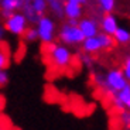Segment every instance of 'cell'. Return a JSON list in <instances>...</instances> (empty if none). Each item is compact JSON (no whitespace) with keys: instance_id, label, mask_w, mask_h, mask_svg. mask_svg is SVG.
<instances>
[{"instance_id":"6da1fadb","label":"cell","mask_w":130,"mask_h":130,"mask_svg":"<svg viewBox=\"0 0 130 130\" xmlns=\"http://www.w3.org/2000/svg\"><path fill=\"white\" fill-rule=\"evenodd\" d=\"M93 84L101 89L105 95L112 98L116 95L123 86L129 84L126 79L122 68H110L105 74H95L93 75Z\"/></svg>"},{"instance_id":"7a4b0ae2","label":"cell","mask_w":130,"mask_h":130,"mask_svg":"<svg viewBox=\"0 0 130 130\" xmlns=\"http://www.w3.org/2000/svg\"><path fill=\"white\" fill-rule=\"evenodd\" d=\"M45 57L50 67L57 71H65L68 69L72 64L74 54L71 51V47L65 45L62 42H51L47 44L45 48Z\"/></svg>"},{"instance_id":"3957f363","label":"cell","mask_w":130,"mask_h":130,"mask_svg":"<svg viewBox=\"0 0 130 130\" xmlns=\"http://www.w3.org/2000/svg\"><path fill=\"white\" fill-rule=\"evenodd\" d=\"M34 26H36L37 32H38V41H41L45 45L55 41L58 28H57L55 20L52 17L42 14V16L38 17V20H37V23Z\"/></svg>"},{"instance_id":"277c9868","label":"cell","mask_w":130,"mask_h":130,"mask_svg":"<svg viewBox=\"0 0 130 130\" xmlns=\"http://www.w3.org/2000/svg\"><path fill=\"white\" fill-rule=\"evenodd\" d=\"M57 37H58L59 42H62L68 47H79L85 40V36L82 34L78 24H71L68 21L59 27Z\"/></svg>"},{"instance_id":"5b68a950","label":"cell","mask_w":130,"mask_h":130,"mask_svg":"<svg viewBox=\"0 0 130 130\" xmlns=\"http://www.w3.org/2000/svg\"><path fill=\"white\" fill-rule=\"evenodd\" d=\"M28 24H30L28 19L21 10L14 11L11 16L4 20V27H6L7 32H10L11 36H16V37H23L26 30L30 27Z\"/></svg>"},{"instance_id":"8992f818","label":"cell","mask_w":130,"mask_h":130,"mask_svg":"<svg viewBox=\"0 0 130 130\" xmlns=\"http://www.w3.org/2000/svg\"><path fill=\"white\" fill-rule=\"evenodd\" d=\"M110 101H112L113 109L117 112H122L124 109H130V82L126 86H123L116 95H113L110 98Z\"/></svg>"},{"instance_id":"52a82bcc","label":"cell","mask_w":130,"mask_h":130,"mask_svg":"<svg viewBox=\"0 0 130 130\" xmlns=\"http://www.w3.org/2000/svg\"><path fill=\"white\" fill-rule=\"evenodd\" d=\"M78 27L81 28L82 34L85 36V38L88 37H95L101 32V24L96 19L93 17H81L78 21Z\"/></svg>"},{"instance_id":"ba28073f","label":"cell","mask_w":130,"mask_h":130,"mask_svg":"<svg viewBox=\"0 0 130 130\" xmlns=\"http://www.w3.org/2000/svg\"><path fill=\"white\" fill-rule=\"evenodd\" d=\"M64 14L67 20H79L84 16V4H81L78 0H64Z\"/></svg>"},{"instance_id":"9c48e42d","label":"cell","mask_w":130,"mask_h":130,"mask_svg":"<svg viewBox=\"0 0 130 130\" xmlns=\"http://www.w3.org/2000/svg\"><path fill=\"white\" fill-rule=\"evenodd\" d=\"M99 24H101V31L106 32V34H110V36H113L115 31L117 30V27L120 26L117 17L113 13H105L101 17Z\"/></svg>"},{"instance_id":"30bf717a","label":"cell","mask_w":130,"mask_h":130,"mask_svg":"<svg viewBox=\"0 0 130 130\" xmlns=\"http://www.w3.org/2000/svg\"><path fill=\"white\" fill-rule=\"evenodd\" d=\"M24 4V0H2L0 4V14L4 20L10 17L14 11H20Z\"/></svg>"},{"instance_id":"8fae6325","label":"cell","mask_w":130,"mask_h":130,"mask_svg":"<svg viewBox=\"0 0 130 130\" xmlns=\"http://www.w3.org/2000/svg\"><path fill=\"white\" fill-rule=\"evenodd\" d=\"M81 47H82V51L88 52V54H98V52L102 51L101 42H99V40H98L96 36L85 38L84 42L81 44Z\"/></svg>"},{"instance_id":"7c38bea8","label":"cell","mask_w":130,"mask_h":130,"mask_svg":"<svg viewBox=\"0 0 130 130\" xmlns=\"http://www.w3.org/2000/svg\"><path fill=\"white\" fill-rule=\"evenodd\" d=\"M113 38H115V42L119 44V45H127L130 42V31L126 27L119 26L113 34Z\"/></svg>"},{"instance_id":"4fadbf2b","label":"cell","mask_w":130,"mask_h":130,"mask_svg":"<svg viewBox=\"0 0 130 130\" xmlns=\"http://www.w3.org/2000/svg\"><path fill=\"white\" fill-rule=\"evenodd\" d=\"M48 3V10L57 17V19H64V0H47Z\"/></svg>"},{"instance_id":"5bb4252c","label":"cell","mask_w":130,"mask_h":130,"mask_svg":"<svg viewBox=\"0 0 130 130\" xmlns=\"http://www.w3.org/2000/svg\"><path fill=\"white\" fill-rule=\"evenodd\" d=\"M21 11L26 14V17L28 19L30 23H32V24L37 23V20H38L40 16L34 11V9H32L31 0H24V4H23V7H21Z\"/></svg>"},{"instance_id":"9a60e30c","label":"cell","mask_w":130,"mask_h":130,"mask_svg":"<svg viewBox=\"0 0 130 130\" xmlns=\"http://www.w3.org/2000/svg\"><path fill=\"white\" fill-rule=\"evenodd\" d=\"M96 37H98V40H99V42H101L102 51H103V50H110V48H113V45L116 44V42H115L113 36H110V34H106V32H103V31H101Z\"/></svg>"},{"instance_id":"2e32d148","label":"cell","mask_w":130,"mask_h":130,"mask_svg":"<svg viewBox=\"0 0 130 130\" xmlns=\"http://www.w3.org/2000/svg\"><path fill=\"white\" fill-rule=\"evenodd\" d=\"M98 9L102 13H113L115 9H116V0H96Z\"/></svg>"},{"instance_id":"e0dca14e","label":"cell","mask_w":130,"mask_h":130,"mask_svg":"<svg viewBox=\"0 0 130 130\" xmlns=\"http://www.w3.org/2000/svg\"><path fill=\"white\" fill-rule=\"evenodd\" d=\"M10 65V54L7 45L4 42H0V71L2 69H7Z\"/></svg>"},{"instance_id":"ac0fdd59","label":"cell","mask_w":130,"mask_h":130,"mask_svg":"<svg viewBox=\"0 0 130 130\" xmlns=\"http://www.w3.org/2000/svg\"><path fill=\"white\" fill-rule=\"evenodd\" d=\"M31 4H32V9L38 16H42L45 14V11L48 10V3L47 0H31Z\"/></svg>"},{"instance_id":"d6986e66","label":"cell","mask_w":130,"mask_h":130,"mask_svg":"<svg viewBox=\"0 0 130 130\" xmlns=\"http://www.w3.org/2000/svg\"><path fill=\"white\" fill-rule=\"evenodd\" d=\"M23 38L26 40L27 42H36V41H38V32H37L36 26H34V27H28V28L26 30V32H24Z\"/></svg>"},{"instance_id":"ffe728a7","label":"cell","mask_w":130,"mask_h":130,"mask_svg":"<svg viewBox=\"0 0 130 130\" xmlns=\"http://www.w3.org/2000/svg\"><path fill=\"white\" fill-rule=\"evenodd\" d=\"M79 61H81V64L84 65V67H86V68H92L95 64V59L93 57H92V54H88V52H84L82 51V54L79 55Z\"/></svg>"},{"instance_id":"44dd1931","label":"cell","mask_w":130,"mask_h":130,"mask_svg":"<svg viewBox=\"0 0 130 130\" xmlns=\"http://www.w3.org/2000/svg\"><path fill=\"white\" fill-rule=\"evenodd\" d=\"M119 119L124 127L130 129V109H124V110L119 112Z\"/></svg>"},{"instance_id":"7402d4cb","label":"cell","mask_w":130,"mask_h":130,"mask_svg":"<svg viewBox=\"0 0 130 130\" xmlns=\"http://www.w3.org/2000/svg\"><path fill=\"white\" fill-rule=\"evenodd\" d=\"M122 71H123L126 79L130 82V55H127L123 59V64H122Z\"/></svg>"},{"instance_id":"603a6c76","label":"cell","mask_w":130,"mask_h":130,"mask_svg":"<svg viewBox=\"0 0 130 130\" xmlns=\"http://www.w3.org/2000/svg\"><path fill=\"white\" fill-rule=\"evenodd\" d=\"M9 72H7V69H2L0 71V88L2 86H6L7 84H9Z\"/></svg>"},{"instance_id":"cb8c5ba5","label":"cell","mask_w":130,"mask_h":130,"mask_svg":"<svg viewBox=\"0 0 130 130\" xmlns=\"http://www.w3.org/2000/svg\"><path fill=\"white\" fill-rule=\"evenodd\" d=\"M6 34H7L6 27H4V24L0 23V42H4V40H6Z\"/></svg>"},{"instance_id":"d4e9b609","label":"cell","mask_w":130,"mask_h":130,"mask_svg":"<svg viewBox=\"0 0 130 130\" xmlns=\"http://www.w3.org/2000/svg\"><path fill=\"white\" fill-rule=\"evenodd\" d=\"M0 130H7V127H6V123L3 122V119L0 117Z\"/></svg>"},{"instance_id":"484cf974","label":"cell","mask_w":130,"mask_h":130,"mask_svg":"<svg viewBox=\"0 0 130 130\" xmlns=\"http://www.w3.org/2000/svg\"><path fill=\"white\" fill-rule=\"evenodd\" d=\"M78 2H79L81 4H86V3H88V0H78Z\"/></svg>"},{"instance_id":"4316f807","label":"cell","mask_w":130,"mask_h":130,"mask_svg":"<svg viewBox=\"0 0 130 130\" xmlns=\"http://www.w3.org/2000/svg\"><path fill=\"white\" fill-rule=\"evenodd\" d=\"M0 4H2V0H0Z\"/></svg>"},{"instance_id":"83f0119b","label":"cell","mask_w":130,"mask_h":130,"mask_svg":"<svg viewBox=\"0 0 130 130\" xmlns=\"http://www.w3.org/2000/svg\"><path fill=\"white\" fill-rule=\"evenodd\" d=\"M129 45H130V42H129Z\"/></svg>"}]
</instances>
